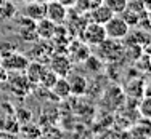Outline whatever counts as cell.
<instances>
[{
	"label": "cell",
	"instance_id": "6da1fadb",
	"mask_svg": "<svg viewBox=\"0 0 151 139\" xmlns=\"http://www.w3.org/2000/svg\"><path fill=\"white\" fill-rule=\"evenodd\" d=\"M98 46V56L100 59L108 62H117L121 58H124L125 55V46L119 43V40H114V38H105Z\"/></svg>",
	"mask_w": 151,
	"mask_h": 139
},
{
	"label": "cell",
	"instance_id": "7a4b0ae2",
	"mask_svg": "<svg viewBox=\"0 0 151 139\" xmlns=\"http://www.w3.org/2000/svg\"><path fill=\"white\" fill-rule=\"evenodd\" d=\"M79 38L88 46H96L106 38L105 27H103V24L87 23L84 26V29L81 30V34H79Z\"/></svg>",
	"mask_w": 151,
	"mask_h": 139
},
{
	"label": "cell",
	"instance_id": "3957f363",
	"mask_svg": "<svg viewBox=\"0 0 151 139\" xmlns=\"http://www.w3.org/2000/svg\"><path fill=\"white\" fill-rule=\"evenodd\" d=\"M106 32L108 38H114V40H121V38H125L129 34H130V26L124 21V18L121 15H113L108 23L103 24Z\"/></svg>",
	"mask_w": 151,
	"mask_h": 139
},
{
	"label": "cell",
	"instance_id": "277c9868",
	"mask_svg": "<svg viewBox=\"0 0 151 139\" xmlns=\"http://www.w3.org/2000/svg\"><path fill=\"white\" fill-rule=\"evenodd\" d=\"M45 18L56 26H61L68 18V6L60 0H48L45 2Z\"/></svg>",
	"mask_w": 151,
	"mask_h": 139
},
{
	"label": "cell",
	"instance_id": "5b68a950",
	"mask_svg": "<svg viewBox=\"0 0 151 139\" xmlns=\"http://www.w3.org/2000/svg\"><path fill=\"white\" fill-rule=\"evenodd\" d=\"M50 70H53L58 77H68L73 70V61L68 55L55 53L50 56Z\"/></svg>",
	"mask_w": 151,
	"mask_h": 139
},
{
	"label": "cell",
	"instance_id": "8992f818",
	"mask_svg": "<svg viewBox=\"0 0 151 139\" xmlns=\"http://www.w3.org/2000/svg\"><path fill=\"white\" fill-rule=\"evenodd\" d=\"M27 64H29V59H27L24 55L15 51V50H13L10 55H3V58H2L3 69L13 70V72H21V70H24Z\"/></svg>",
	"mask_w": 151,
	"mask_h": 139
},
{
	"label": "cell",
	"instance_id": "52a82bcc",
	"mask_svg": "<svg viewBox=\"0 0 151 139\" xmlns=\"http://www.w3.org/2000/svg\"><path fill=\"white\" fill-rule=\"evenodd\" d=\"M66 78H68V83H69V88H71V94L84 96L88 93L90 83H88L87 77H84L82 74H73L71 72Z\"/></svg>",
	"mask_w": 151,
	"mask_h": 139
},
{
	"label": "cell",
	"instance_id": "ba28073f",
	"mask_svg": "<svg viewBox=\"0 0 151 139\" xmlns=\"http://www.w3.org/2000/svg\"><path fill=\"white\" fill-rule=\"evenodd\" d=\"M18 34L24 42H34L37 37V30H35V21L29 19L27 16H23L18 19Z\"/></svg>",
	"mask_w": 151,
	"mask_h": 139
},
{
	"label": "cell",
	"instance_id": "9c48e42d",
	"mask_svg": "<svg viewBox=\"0 0 151 139\" xmlns=\"http://www.w3.org/2000/svg\"><path fill=\"white\" fill-rule=\"evenodd\" d=\"M113 15H114V13L111 11L106 5H103V3H100L98 6H95V8L90 10L88 13H85L88 23H96V24H105V23H108V21L113 18Z\"/></svg>",
	"mask_w": 151,
	"mask_h": 139
},
{
	"label": "cell",
	"instance_id": "30bf717a",
	"mask_svg": "<svg viewBox=\"0 0 151 139\" xmlns=\"http://www.w3.org/2000/svg\"><path fill=\"white\" fill-rule=\"evenodd\" d=\"M24 16H27L32 21H40L45 18V2L42 0H32L24 6Z\"/></svg>",
	"mask_w": 151,
	"mask_h": 139
},
{
	"label": "cell",
	"instance_id": "8fae6325",
	"mask_svg": "<svg viewBox=\"0 0 151 139\" xmlns=\"http://www.w3.org/2000/svg\"><path fill=\"white\" fill-rule=\"evenodd\" d=\"M69 59L76 62H84L85 59L90 56V51H88V45H85L84 42L79 38L76 43H73L69 46Z\"/></svg>",
	"mask_w": 151,
	"mask_h": 139
},
{
	"label": "cell",
	"instance_id": "7c38bea8",
	"mask_svg": "<svg viewBox=\"0 0 151 139\" xmlns=\"http://www.w3.org/2000/svg\"><path fill=\"white\" fill-rule=\"evenodd\" d=\"M45 69L47 67L40 61H32V62L27 64L26 69H24V77H26L32 85H39L40 77H42V74L45 72Z\"/></svg>",
	"mask_w": 151,
	"mask_h": 139
},
{
	"label": "cell",
	"instance_id": "4fadbf2b",
	"mask_svg": "<svg viewBox=\"0 0 151 139\" xmlns=\"http://www.w3.org/2000/svg\"><path fill=\"white\" fill-rule=\"evenodd\" d=\"M35 30H37V37L48 40V38L55 37V30H56V24H53L52 21H48L47 18L37 21L35 23Z\"/></svg>",
	"mask_w": 151,
	"mask_h": 139
},
{
	"label": "cell",
	"instance_id": "5bb4252c",
	"mask_svg": "<svg viewBox=\"0 0 151 139\" xmlns=\"http://www.w3.org/2000/svg\"><path fill=\"white\" fill-rule=\"evenodd\" d=\"M50 90L53 91L55 96H58L60 99H66L71 96V88H69V83H68L66 77H58V80L55 82V85Z\"/></svg>",
	"mask_w": 151,
	"mask_h": 139
},
{
	"label": "cell",
	"instance_id": "9a60e30c",
	"mask_svg": "<svg viewBox=\"0 0 151 139\" xmlns=\"http://www.w3.org/2000/svg\"><path fill=\"white\" fill-rule=\"evenodd\" d=\"M18 10L15 6V3L12 0H3V3L0 5V19L2 21H8V19H13L16 16Z\"/></svg>",
	"mask_w": 151,
	"mask_h": 139
},
{
	"label": "cell",
	"instance_id": "2e32d148",
	"mask_svg": "<svg viewBox=\"0 0 151 139\" xmlns=\"http://www.w3.org/2000/svg\"><path fill=\"white\" fill-rule=\"evenodd\" d=\"M101 3V0H76V11L79 13H88L95 6H98Z\"/></svg>",
	"mask_w": 151,
	"mask_h": 139
},
{
	"label": "cell",
	"instance_id": "e0dca14e",
	"mask_svg": "<svg viewBox=\"0 0 151 139\" xmlns=\"http://www.w3.org/2000/svg\"><path fill=\"white\" fill-rule=\"evenodd\" d=\"M127 2L129 0H101L103 5H106L114 15H121L127 6Z\"/></svg>",
	"mask_w": 151,
	"mask_h": 139
},
{
	"label": "cell",
	"instance_id": "ac0fdd59",
	"mask_svg": "<svg viewBox=\"0 0 151 139\" xmlns=\"http://www.w3.org/2000/svg\"><path fill=\"white\" fill-rule=\"evenodd\" d=\"M58 80V75H56L53 70H50V69H45V72L42 74V77H40V82H39V85H42V87L45 88V90H50V88L55 85V82Z\"/></svg>",
	"mask_w": 151,
	"mask_h": 139
},
{
	"label": "cell",
	"instance_id": "d6986e66",
	"mask_svg": "<svg viewBox=\"0 0 151 139\" xmlns=\"http://www.w3.org/2000/svg\"><path fill=\"white\" fill-rule=\"evenodd\" d=\"M138 107H140V109H138L140 115H142L143 118L150 120V117H151V110H150V98H148V96H145V98L142 99V102H140Z\"/></svg>",
	"mask_w": 151,
	"mask_h": 139
},
{
	"label": "cell",
	"instance_id": "ffe728a7",
	"mask_svg": "<svg viewBox=\"0 0 151 139\" xmlns=\"http://www.w3.org/2000/svg\"><path fill=\"white\" fill-rule=\"evenodd\" d=\"M84 62H85V67H88L92 72H98V70L101 69V61H100V58H96V56H88Z\"/></svg>",
	"mask_w": 151,
	"mask_h": 139
},
{
	"label": "cell",
	"instance_id": "44dd1931",
	"mask_svg": "<svg viewBox=\"0 0 151 139\" xmlns=\"http://www.w3.org/2000/svg\"><path fill=\"white\" fill-rule=\"evenodd\" d=\"M63 5H66V6H71V5H74L76 3V0H60Z\"/></svg>",
	"mask_w": 151,
	"mask_h": 139
},
{
	"label": "cell",
	"instance_id": "7402d4cb",
	"mask_svg": "<svg viewBox=\"0 0 151 139\" xmlns=\"http://www.w3.org/2000/svg\"><path fill=\"white\" fill-rule=\"evenodd\" d=\"M138 139H150V136L148 138H138Z\"/></svg>",
	"mask_w": 151,
	"mask_h": 139
},
{
	"label": "cell",
	"instance_id": "603a6c76",
	"mask_svg": "<svg viewBox=\"0 0 151 139\" xmlns=\"http://www.w3.org/2000/svg\"><path fill=\"white\" fill-rule=\"evenodd\" d=\"M2 3H3V0H0V5H2Z\"/></svg>",
	"mask_w": 151,
	"mask_h": 139
},
{
	"label": "cell",
	"instance_id": "cb8c5ba5",
	"mask_svg": "<svg viewBox=\"0 0 151 139\" xmlns=\"http://www.w3.org/2000/svg\"><path fill=\"white\" fill-rule=\"evenodd\" d=\"M42 2H48V0H42Z\"/></svg>",
	"mask_w": 151,
	"mask_h": 139
}]
</instances>
